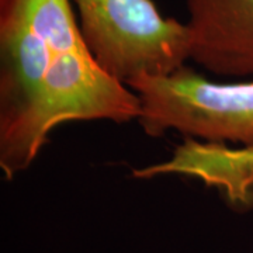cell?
I'll list each match as a JSON object with an SVG mask.
<instances>
[{
    "label": "cell",
    "mask_w": 253,
    "mask_h": 253,
    "mask_svg": "<svg viewBox=\"0 0 253 253\" xmlns=\"http://www.w3.org/2000/svg\"><path fill=\"white\" fill-rule=\"evenodd\" d=\"M139 99L104 72L82 37L72 0H0V169L36 161L55 128L128 123Z\"/></svg>",
    "instance_id": "6da1fadb"
},
{
    "label": "cell",
    "mask_w": 253,
    "mask_h": 253,
    "mask_svg": "<svg viewBox=\"0 0 253 253\" xmlns=\"http://www.w3.org/2000/svg\"><path fill=\"white\" fill-rule=\"evenodd\" d=\"M82 37L104 72L126 84L168 76L191 59L187 24L163 17L152 0H72Z\"/></svg>",
    "instance_id": "7a4b0ae2"
},
{
    "label": "cell",
    "mask_w": 253,
    "mask_h": 253,
    "mask_svg": "<svg viewBox=\"0 0 253 253\" xmlns=\"http://www.w3.org/2000/svg\"><path fill=\"white\" fill-rule=\"evenodd\" d=\"M126 86L139 99L138 123L148 135L176 131L203 142L253 145V81L218 83L183 66Z\"/></svg>",
    "instance_id": "3957f363"
},
{
    "label": "cell",
    "mask_w": 253,
    "mask_h": 253,
    "mask_svg": "<svg viewBox=\"0 0 253 253\" xmlns=\"http://www.w3.org/2000/svg\"><path fill=\"white\" fill-rule=\"evenodd\" d=\"M191 61L207 72L253 75V0H186Z\"/></svg>",
    "instance_id": "277c9868"
},
{
    "label": "cell",
    "mask_w": 253,
    "mask_h": 253,
    "mask_svg": "<svg viewBox=\"0 0 253 253\" xmlns=\"http://www.w3.org/2000/svg\"><path fill=\"white\" fill-rule=\"evenodd\" d=\"M217 162L229 180L253 187V145L238 149L222 145L217 149Z\"/></svg>",
    "instance_id": "5b68a950"
}]
</instances>
